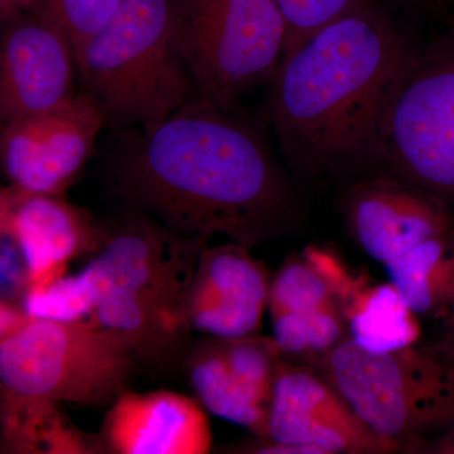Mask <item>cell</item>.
<instances>
[{"instance_id": "6da1fadb", "label": "cell", "mask_w": 454, "mask_h": 454, "mask_svg": "<svg viewBox=\"0 0 454 454\" xmlns=\"http://www.w3.org/2000/svg\"><path fill=\"white\" fill-rule=\"evenodd\" d=\"M121 134L107 186L176 234L253 249L297 221L288 178L235 110L192 100L152 130Z\"/></svg>"}, {"instance_id": "7a4b0ae2", "label": "cell", "mask_w": 454, "mask_h": 454, "mask_svg": "<svg viewBox=\"0 0 454 454\" xmlns=\"http://www.w3.org/2000/svg\"><path fill=\"white\" fill-rule=\"evenodd\" d=\"M419 51L370 0L284 56L267 107L293 172L334 179L378 168L385 116Z\"/></svg>"}, {"instance_id": "3957f363", "label": "cell", "mask_w": 454, "mask_h": 454, "mask_svg": "<svg viewBox=\"0 0 454 454\" xmlns=\"http://www.w3.org/2000/svg\"><path fill=\"white\" fill-rule=\"evenodd\" d=\"M207 243L130 207L103 223L100 247L82 269L95 297L90 319L119 334L138 364H184L193 342L188 292Z\"/></svg>"}, {"instance_id": "277c9868", "label": "cell", "mask_w": 454, "mask_h": 454, "mask_svg": "<svg viewBox=\"0 0 454 454\" xmlns=\"http://www.w3.org/2000/svg\"><path fill=\"white\" fill-rule=\"evenodd\" d=\"M74 56L83 94L121 130H152L195 100L175 0H121Z\"/></svg>"}, {"instance_id": "5b68a950", "label": "cell", "mask_w": 454, "mask_h": 454, "mask_svg": "<svg viewBox=\"0 0 454 454\" xmlns=\"http://www.w3.org/2000/svg\"><path fill=\"white\" fill-rule=\"evenodd\" d=\"M313 367L399 453H414L454 422V340L448 333L387 354L346 337Z\"/></svg>"}, {"instance_id": "8992f818", "label": "cell", "mask_w": 454, "mask_h": 454, "mask_svg": "<svg viewBox=\"0 0 454 454\" xmlns=\"http://www.w3.org/2000/svg\"><path fill=\"white\" fill-rule=\"evenodd\" d=\"M137 360L121 337L91 319L32 318L0 337V393L86 406L112 405Z\"/></svg>"}, {"instance_id": "52a82bcc", "label": "cell", "mask_w": 454, "mask_h": 454, "mask_svg": "<svg viewBox=\"0 0 454 454\" xmlns=\"http://www.w3.org/2000/svg\"><path fill=\"white\" fill-rule=\"evenodd\" d=\"M175 8L195 100L235 110L245 95L269 86L288 41L277 0H175Z\"/></svg>"}, {"instance_id": "ba28073f", "label": "cell", "mask_w": 454, "mask_h": 454, "mask_svg": "<svg viewBox=\"0 0 454 454\" xmlns=\"http://www.w3.org/2000/svg\"><path fill=\"white\" fill-rule=\"evenodd\" d=\"M454 211V31L420 49L385 116L378 168Z\"/></svg>"}, {"instance_id": "9c48e42d", "label": "cell", "mask_w": 454, "mask_h": 454, "mask_svg": "<svg viewBox=\"0 0 454 454\" xmlns=\"http://www.w3.org/2000/svg\"><path fill=\"white\" fill-rule=\"evenodd\" d=\"M106 125L104 114L83 92L50 112L3 122V170L20 190L64 196Z\"/></svg>"}, {"instance_id": "30bf717a", "label": "cell", "mask_w": 454, "mask_h": 454, "mask_svg": "<svg viewBox=\"0 0 454 454\" xmlns=\"http://www.w3.org/2000/svg\"><path fill=\"white\" fill-rule=\"evenodd\" d=\"M284 360L273 337L202 336L193 340L184 365L208 413L265 438Z\"/></svg>"}, {"instance_id": "8fae6325", "label": "cell", "mask_w": 454, "mask_h": 454, "mask_svg": "<svg viewBox=\"0 0 454 454\" xmlns=\"http://www.w3.org/2000/svg\"><path fill=\"white\" fill-rule=\"evenodd\" d=\"M268 439L312 454L399 453L316 367L284 360L268 420Z\"/></svg>"}, {"instance_id": "7c38bea8", "label": "cell", "mask_w": 454, "mask_h": 454, "mask_svg": "<svg viewBox=\"0 0 454 454\" xmlns=\"http://www.w3.org/2000/svg\"><path fill=\"white\" fill-rule=\"evenodd\" d=\"M0 46L2 122L37 115L74 97L73 43L44 11L3 23Z\"/></svg>"}, {"instance_id": "4fadbf2b", "label": "cell", "mask_w": 454, "mask_h": 454, "mask_svg": "<svg viewBox=\"0 0 454 454\" xmlns=\"http://www.w3.org/2000/svg\"><path fill=\"white\" fill-rule=\"evenodd\" d=\"M354 240L367 256L393 262L433 236L454 230V211L437 197L393 176L357 179L340 200Z\"/></svg>"}, {"instance_id": "5bb4252c", "label": "cell", "mask_w": 454, "mask_h": 454, "mask_svg": "<svg viewBox=\"0 0 454 454\" xmlns=\"http://www.w3.org/2000/svg\"><path fill=\"white\" fill-rule=\"evenodd\" d=\"M271 278L249 247L230 241L203 247L187 298L191 330L216 339L258 336Z\"/></svg>"}, {"instance_id": "9a60e30c", "label": "cell", "mask_w": 454, "mask_h": 454, "mask_svg": "<svg viewBox=\"0 0 454 454\" xmlns=\"http://www.w3.org/2000/svg\"><path fill=\"white\" fill-rule=\"evenodd\" d=\"M0 231L13 236L25 254L28 289L66 276L74 259L98 252L103 223L64 196L27 192L14 186L0 195Z\"/></svg>"}, {"instance_id": "2e32d148", "label": "cell", "mask_w": 454, "mask_h": 454, "mask_svg": "<svg viewBox=\"0 0 454 454\" xmlns=\"http://www.w3.org/2000/svg\"><path fill=\"white\" fill-rule=\"evenodd\" d=\"M100 438L106 452L116 454H206L214 441L200 400L166 390L122 391L110 405Z\"/></svg>"}, {"instance_id": "e0dca14e", "label": "cell", "mask_w": 454, "mask_h": 454, "mask_svg": "<svg viewBox=\"0 0 454 454\" xmlns=\"http://www.w3.org/2000/svg\"><path fill=\"white\" fill-rule=\"evenodd\" d=\"M268 313L284 358L300 364L315 366L348 337L333 286L303 254L271 278Z\"/></svg>"}, {"instance_id": "ac0fdd59", "label": "cell", "mask_w": 454, "mask_h": 454, "mask_svg": "<svg viewBox=\"0 0 454 454\" xmlns=\"http://www.w3.org/2000/svg\"><path fill=\"white\" fill-rule=\"evenodd\" d=\"M340 309L348 339L366 351L387 354L422 340L419 317L390 282L373 284L360 277Z\"/></svg>"}, {"instance_id": "d6986e66", "label": "cell", "mask_w": 454, "mask_h": 454, "mask_svg": "<svg viewBox=\"0 0 454 454\" xmlns=\"http://www.w3.org/2000/svg\"><path fill=\"white\" fill-rule=\"evenodd\" d=\"M2 452L85 454L106 452L101 438L77 429L51 400L2 394Z\"/></svg>"}, {"instance_id": "ffe728a7", "label": "cell", "mask_w": 454, "mask_h": 454, "mask_svg": "<svg viewBox=\"0 0 454 454\" xmlns=\"http://www.w3.org/2000/svg\"><path fill=\"white\" fill-rule=\"evenodd\" d=\"M384 267L415 315L448 318L454 307V230L433 236Z\"/></svg>"}, {"instance_id": "44dd1931", "label": "cell", "mask_w": 454, "mask_h": 454, "mask_svg": "<svg viewBox=\"0 0 454 454\" xmlns=\"http://www.w3.org/2000/svg\"><path fill=\"white\" fill-rule=\"evenodd\" d=\"M22 309L32 318L74 322L89 319L95 297L85 271L65 276L41 288L27 291Z\"/></svg>"}, {"instance_id": "7402d4cb", "label": "cell", "mask_w": 454, "mask_h": 454, "mask_svg": "<svg viewBox=\"0 0 454 454\" xmlns=\"http://www.w3.org/2000/svg\"><path fill=\"white\" fill-rule=\"evenodd\" d=\"M370 0H277L288 27L286 55L328 23Z\"/></svg>"}, {"instance_id": "603a6c76", "label": "cell", "mask_w": 454, "mask_h": 454, "mask_svg": "<svg viewBox=\"0 0 454 454\" xmlns=\"http://www.w3.org/2000/svg\"><path fill=\"white\" fill-rule=\"evenodd\" d=\"M121 0H46L44 12L64 29L74 53L101 28Z\"/></svg>"}, {"instance_id": "cb8c5ba5", "label": "cell", "mask_w": 454, "mask_h": 454, "mask_svg": "<svg viewBox=\"0 0 454 454\" xmlns=\"http://www.w3.org/2000/svg\"><path fill=\"white\" fill-rule=\"evenodd\" d=\"M2 249H0V267H2V301L20 303L28 291V265L22 247L13 236L0 231Z\"/></svg>"}, {"instance_id": "d4e9b609", "label": "cell", "mask_w": 454, "mask_h": 454, "mask_svg": "<svg viewBox=\"0 0 454 454\" xmlns=\"http://www.w3.org/2000/svg\"><path fill=\"white\" fill-rule=\"evenodd\" d=\"M46 0H0L2 23L8 22L20 14L44 11Z\"/></svg>"}, {"instance_id": "484cf974", "label": "cell", "mask_w": 454, "mask_h": 454, "mask_svg": "<svg viewBox=\"0 0 454 454\" xmlns=\"http://www.w3.org/2000/svg\"><path fill=\"white\" fill-rule=\"evenodd\" d=\"M414 453L420 454H454V422L443 432L423 442Z\"/></svg>"}, {"instance_id": "4316f807", "label": "cell", "mask_w": 454, "mask_h": 454, "mask_svg": "<svg viewBox=\"0 0 454 454\" xmlns=\"http://www.w3.org/2000/svg\"><path fill=\"white\" fill-rule=\"evenodd\" d=\"M448 322H450V330H448V333H450L454 340V307L452 312H450V316H448Z\"/></svg>"}, {"instance_id": "83f0119b", "label": "cell", "mask_w": 454, "mask_h": 454, "mask_svg": "<svg viewBox=\"0 0 454 454\" xmlns=\"http://www.w3.org/2000/svg\"><path fill=\"white\" fill-rule=\"evenodd\" d=\"M408 4H428V3H438V0H404Z\"/></svg>"}, {"instance_id": "f1b7e54d", "label": "cell", "mask_w": 454, "mask_h": 454, "mask_svg": "<svg viewBox=\"0 0 454 454\" xmlns=\"http://www.w3.org/2000/svg\"><path fill=\"white\" fill-rule=\"evenodd\" d=\"M438 3H454V0H438Z\"/></svg>"}]
</instances>
